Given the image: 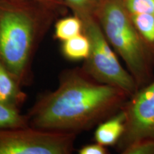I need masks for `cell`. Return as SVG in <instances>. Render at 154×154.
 <instances>
[{"label":"cell","instance_id":"cell-13","mask_svg":"<svg viewBox=\"0 0 154 154\" xmlns=\"http://www.w3.org/2000/svg\"><path fill=\"white\" fill-rule=\"evenodd\" d=\"M67 8L82 20L89 17L96 18L106 0H63Z\"/></svg>","mask_w":154,"mask_h":154},{"label":"cell","instance_id":"cell-12","mask_svg":"<svg viewBox=\"0 0 154 154\" xmlns=\"http://www.w3.org/2000/svg\"><path fill=\"white\" fill-rule=\"evenodd\" d=\"M29 126L27 115H23L19 109L0 101V129Z\"/></svg>","mask_w":154,"mask_h":154},{"label":"cell","instance_id":"cell-16","mask_svg":"<svg viewBox=\"0 0 154 154\" xmlns=\"http://www.w3.org/2000/svg\"><path fill=\"white\" fill-rule=\"evenodd\" d=\"M79 154H106L109 153V151L106 147L101 145L97 142L94 143L87 144L82 146L79 150Z\"/></svg>","mask_w":154,"mask_h":154},{"label":"cell","instance_id":"cell-6","mask_svg":"<svg viewBox=\"0 0 154 154\" xmlns=\"http://www.w3.org/2000/svg\"><path fill=\"white\" fill-rule=\"evenodd\" d=\"M125 131L116 145L121 153L131 144L142 139L154 140V79L130 96L122 107Z\"/></svg>","mask_w":154,"mask_h":154},{"label":"cell","instance_id":"cell-1","mask_svg":"<svg viewBox=\"0 0 154 154\" xmlns=\"http://www.w3.org/2000/svg\"><path fill=\"white\" fill-rule=\"evenodd\" d=\"M129 97L120 88L94 80L82 68L67 69L54 91L40 96L30 109L29 126L78 134L116 113Z\"/></svg>","mask_w":154,"mask_h":154},{"label":"cell","instance_id":"cell-2","mask_svg":"<svg viewBox=\"0 0 154 154\" xmlns=\"http://www.w3.org/2000/svg\"><path fill=\"white\" fill-rule=\"evenodd\" d=\"M59 14L31 0H0V59L22 86L32 83L34 56Z\"/></svg>","mask_w":154,"mask_h":154},{"label":"cell","instance_id":"cell-11","mask_svg":"<svg viewBox=\"0 0 154 154\" xmlns=\"http://www.w3.org/2000/svg\"><path fill=\"white\" fill-rule=\"evenodd\" d=\"M84 33V24L78 16L73 14L61 18L54 24V37L61 42Z\"/></svg>","mask_w":154,"mask_h":154},{"label":"cell","instance_id":"cell-15","mask_svg":"<svg viewBox=\"0 0 154 154\" xmlns=\"http://www.w3.org/2000/svg\"><path fill=\"white\" fill-rule=\"evenodd\" d=\"M123 154H154V140L142 139L126 148Z\"/></svg>","mask_w":154,"mask_h":154},{"label":"cell","instance_id":"cell-14","mask_svg":"<svg viewBox=\"0 0 154 154\" xmlns=\"http://www.w3.org/2000/svg\"><path fill=\"white\" fill-rule=\"evenodd\" d=\"M129 14H146L154 16V0H124Z\"/></svg>","mask_w":154,"mask_h":154},{"label":"cell","instance_id":"cell-8","mask_svg":"<svg viewBox=\"0 0 154 154\" xmlns=\"http://www.w3.org/2000/svg\"><path fill=\"white\" fill-rule=\"evenodd\" d=\"M22 87L0 59V101L19 109L26 99Z\"/></svg>","mask_w":154,"mask_h":154},{"label":"cell","instance_id":"cell-9","mask_svg":"<svg viewBox=\"0 0 154 154\" xmlns=\"http://www.w3.org/2000/svg\"><path fill=\"white\" fill-rule=\"evenodd\" d=\"M144 47L154 62V16L146 14H130Z\"/></svg>","mask_w":154,"mask_h":154},{"label":"cell","instance_id":"cell-3","mask_svg":"<svg viewBox=\"0 0 154 154\" xmlns=\"http://www.w3.org/2000/svg\"><path fill=\"white\" fill-rule=\"evenodd\" d=\"M106 39L124 61L138 88L154 79V62L144 47L124 0H106L96 16Z\"/></svg>","mask_w":154,"mask_h":154},{"label":"cell","instance_id":"cell-4","mask_svg":"<svg viewBox=\"0 0 154 154\" xmlns=\"http://www.w3.org/2000/svg\"><path fill=\"white\" fill-rule=\"evenodd\" d=\"M84 33L91 44L89 55L82 67V70L94 80L120 88L131 96L138 86L127 69L119 61L116 53L103 34L95 17L83 19Z\"/></svg>","mask_w":154,"mask_h":154},{"label":"cell","instance_id":"cell-10","mask_svg":"<svg viewBox=\"0 0 154 154\" xmlns=\"http://www.w3.org/2000/svg\"><path fill=\"white\" fill-rule=\"evenodd\" d=\"M91 44L88 36L84 33L62 42L61 53L70 61L86 60L90 53Z\"/></svg>","mask_w":154,"mask_h":154},{"label":"cell","instance_id":"cell-7","mask_svg":"<svg viewBox=\"0 0 154 154\" xmlns=\"http://www.w3.org/2000/svg\"><path fill=\"white\" fill-rule=\"evenodd\" d=\"M126 116L122 109L98 125L94 133L95 141L101 145L116 146L125 131Z\"/></svg>","mask_w":154,"mask_h":154},{"label":"cell","instance_id":"cell-5","mask_svg":"<svg viewBox=\"0 0 154 154\" xmlns=\"http://www.w3.org/2000/svg\"><path fill=\"white\" fill-rule=\"evenodd\" d=\"M76 137L30 126L0 129V154H70Z\"/></svg>","mask_w":154,"mask_h":154},{"label":"cell","instance_id":"cell-17","mask_svg":"<svg viewBox=\"0 0 154 154\" xmlns=\"http://www.w3.org/2000/svg\"><path fill=\"white\" fill-rule=\"evenodd\" d=\"M31 1L41 4L50 9L59 11L61 14L64 13L68 9L63 0H31Z\"/></svg>","mask_w":154,"mask_h":154}]
</instances>
